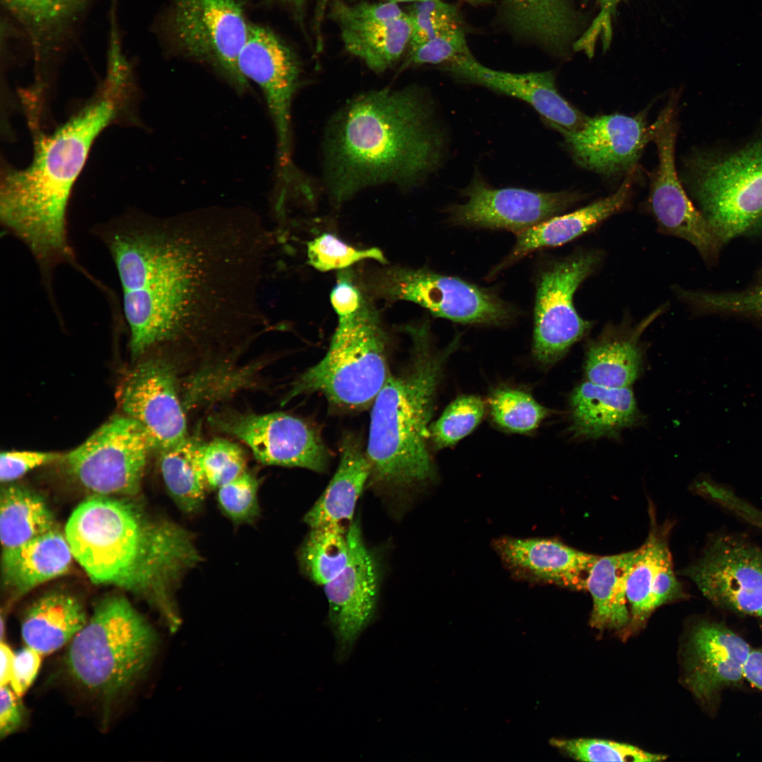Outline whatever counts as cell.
<instances>
[{
  "mask_svg": "<svg viewBox=\"0 0 762 762\" xmlns=\"http://www.w3.org/2000/svg\"><path fill=\"white\" fill-rule=\"evenodd\" d=\"M350 554L342 571L325 584L329 617L341 653L349 651L375 611L379 569L363 541L357 521L347 531Z\"/></svg>",
  "mask_w": 762,
  "mask_h": 762,
  "instance_id": "d6986e66",
  "label": "cell"
},
{
  "mask_svg": "<svg viewBox=\"0 0 762 762\" xmlns=\"http://www.w3.org/2000/svg\"><path fill=\"white\" fill-rule=\"evenodd\" d=\"M637 549L607 556H597L586 579V591L593 600L590 623L598 629H620L628 626L631 615L626 586Z\"/></svg>",
  "mask_w": 762,
  "mask_h": 762,
  "instance_id": "4dcf8cb0",
  "label": "cell"
},
{
  "mask_svg": "<svg viewBox=\"0 0 762 762\" xmlns=\"http://www.w3.org/2000/svg\"><path fill=\"white\" fill-rule=\"evenodd\" d=\"M744 679L762 690V646L751 649L745 666Z\"/></svg>",
  "mask_w": 762,
  "mask_h": 762,
  "instance_id": "db71d44e",
  "label": "cell"
},
{
  "mask_svg": "<svg viewBox=\"0 0 762 762\" xmlns=\"http://www.w3.org/2000/svg\"><path fill=\"white\" fill-rule=\"evenodd\" d=\"M550 126L562 135L578 164L606 176L630 171L652 140L651 126H647L643 113L634 116L613 114L589 117L578 131Z\"/></svg>",
  "mask_w": 762,
  "mask_h": 762,
  "instance_id": "ffe728a7",
  "label": "cell"
},
{
  "mask_svg": "<svg viewBox=\"0 0 762 762\" xmlns=\"http://www.w3.org/2000/svg\"><path fill=\"white\" fill-rule=\"evenodd\" d=\"M198 458L207 489L217 490L246 471L242 449L226 439L200 443Z\"/></svg>",
  "mask_w": 762,
  "mask_h": 762,
  "instance_id": "60d3db41",
  "label": "cell"
},
{
  "mask_svg": "<svg viewBox=\"0 0 762 762\" xmlns=\"http://www.w3.org/2000/svg\"><path fill=\"white\" fill-rule=\"evenodd\" d=\"M404 329L411 340L410 358L388 375L373 401L365 452L370 477L399 488L423 484L434 475L430 421L445 365L459 341L456 335L437 350L428 322Z\"/></svg>",
  "mask_w": 762,
  "mask_h": 762,
  "instance_id": "5b68a950",
  "label": "cell"
},
{
  "mask_svg": "<svg viewBox=\"0 0 762 762\" xmlns=\"http://www.w3.org/2000/svg\"><path fill=\"white\" fill-rule=\"evenodd\" d=\"M307 257L308 264L320 272L346 270L368 259L384 265L387 263L380 248H357L327 232L307 243Z\"/></svg>",
  "mask_w": 762,
  "mask_h": 762,
  "instance_id": "ab89813d",
  "label": "cell"
},
{
  "mask_svg": "<svg viewBox=\"0 0 762 762\" xmlns=\"http://www.w3.org/2000/svg\"><path fill=\"white\" fill-rule=\"evenodd\" d=\"M200 442L188 436L159 451V468L165 487L186 514L202 507L207 489L198 458Z\"/></svg>",
  "mask_w": 762,
  "mask_h": 762,
  "instance_id": "836d02e7",
  "label": "cell"
},
{
  "mask_svg": "<svg viewBox=\"0 0 762 762\" xmlns=\"http://www.w3.org/2000/svg\"><path fill=\"white\" fill-rule=\"evenodd\" d=\"M73 558L65 533L57 528L13 549L1 551L4 583L15 595L66 574Z\"/></svg>",
  "mask_w": 762,
  "mask_h": 762,
  "instance_id": "4316f807",
  "label": "cell"
},
{
  "mask_svg": "<svg viewBox=\"0 0 762 762\" xmlns=\"http://www.w3.org/2000/svg\"><path fill=\"white\" fill-rule=\"evenodd\" d=\"M684 574L715 605L762 618V550L751 543L717 538Z\"/></svg>",
  "mask_w": 762,
  "mask_h": 762,
  "instance_id": "9a60e30c",
  "label": "cell"
},
{
  "mask_svg": "<svg viewBox=\"0 0 762 762\" xmlns=\"http://www.w3.org/2000/svg\"><path fill=\"white\" fill-rule=\"evenodd\" d=\"M171 28L186 56L212 66L238 92L248 89L238 67L249 29L239 0H172Z\"/></svg>",
  "mask_w": 762,
  "mask_h": 762,
  "instance_id": "7c38bea8",
  "label": "cell"
},
{
  "mask_svg": "<svg viewBox=\"0 0 762 762\" xmlns=\"http://www.w3.org/2000/svg\"><path fill=\"white\" fill-rule=\"evenodd\" d=\"M125 415L140 424L155 449H167L188 436L175 372L165 360L151 358L126 377L119 396Z\"/></svg>",
  "mask_w": 762,
  "mask_h": 762,
  "instance_id": "ac0fdd59",
  "label": "cell"
},
{
  "mask_svg": "<svg viewBox=\"0 0 762 762\" xmlns=\"http://www.w3.org/2000/svg\"><path fill=\"white\" fill-rule=\"evenodd\" d=\"M658 164L650 193L651 212L659 230L690 243L707 260L717 258L721 247L701 211L689 200L678 178L675 162L677 124L669 104L651 126Z\"/></svg>",
  "mask_w": 762,
  "mask_h": 762,
  "instance_id": "5bb4252c",
  "label": "cell"
},
{
  "mask_svg": "<svg viewBox=\"0 0 762 762\" xmlns=\"http://www.w3.org/2000/svg\"><path fill=\"white\" fill-rule=\"evenodd\" d=\"M655 310L633 328L609 327L588 346L584 365L588 381L610 387H629L643 365L639 337L662 313Z\"/></svg>",
  "mask_w": 762,
  "mask_h": 762,
  "instance_id": "83f0119b",
  "label": "cell"
},
{
  "mask_svg": "<svg viewBox=\"0 0 762 762\" xmlns=\"http://www.w3.org/2000/svg\"><path fill=\"white\" fill-rule=\"evenodd\" d=\"M678 294L701 312L746 316L762 321V271L749 286L738 291L680 289Z\"/></svg>",
  "mask_w": 762,
  "mask_h": 762,
  "instance_id": "f35d334b",
  "label": "cell"
},
{
  "mask_svg": "<svg viewBox=\"0 0 762 762\" xmlns=\"http://www.w3.org/2000/svg\"><path fill=\"white\" fill-rule=\"evenodd\" d=\"M329 1V0H318V3H317L315 23V29L317 30L316 34L318 35V47H320V46H321L320 44L322 43L321 40H320V29L321 22H322V18H323V16H324V13H325V8H326V6L328 4Z\"/></svg>",
  "mask_w": 762,
  "mask_h": 762,
  "instance_id": "9f6ffc18",
  "label": "cell"
},
{
  "mask_svg": "<svg viewBox=\"0 0 762 762\" xmlns=\"http://www.w3.org/2000/svg\"><path fill=\"white\" fill-rule=\"evenodd\" d=\"M471 53L462 27L443 32L410 49L405 66L413 64H449Z\"/></svg>",
  "mask_w": 762,
  "mask_h": 762,
  "instance_id": "bcb514c9",
  "label": "cell"
},
{
  "mask_svg": "<svg viewBox=\"0 0 762 762\" xmlns=\"http://www.w3.org/2000/svg\"><path fill=\"white\" fill-rule=\"evenodd\" d=\"M492 548L516 578L572 590H586L589 569L597 556L545 538L502 536Z\"/></svg>",
  "mask_w": 762,
  "mask_h": 762,
  "instance_id": "7402d4cb",
  "label": "cell"
},
{
  "mask_svg": "<svg viewBox=\"0 0 762 762\" xmlns=\"http://www.w3.org/2000/svg\"><path fill=\"white\" fill-rule=\"evenodd\" d=\"M569 414L571 433L583 439L615 437L641 418L629 387H610L589 381L572 392Z\"/></svg>",
  "mask_w": 762,
  "mask_h": 762,
  "instance_id": "484cf974",
  "label": "cell"
},
{
  "mask_svg": "<svg viewBox=\"0 0 762 762\" xmlns=\"http://www.w3.org/2000/svg\"><path fill=\"white\" fill-rule=\"evenodd\" d=\"M406 13L411 24L409 49L443 32L461 27L456 8L442 0L415 2Z\"/></svg>",
  "mask_w": 762,
  "mask_h": 762,
  "instance_id": "7bdbcfd3",
  "label": "cell"
},
{
  "mask_svg": "<svg viewBox=\"0 0 762 762\" xmlns=\"http://www.w3.org/2000/svg\"><path fill=\"white\" fill-rule=\"evenodd\" d=\"M0 684L1 686L9 685L13 677L15 653L10 646L3 641L0 643Z\"/></svg>",
  "mask_w": 762,
  "mask_h": 762,
  "instance_id": "11a10c76",
  "label": "cell"
},
{
  "mask_svg": "<svg viewBox=\"0 0 762 762\" xmlns=\"http://www.w3.org/2000/svg\"><path fill=\"white\" fill-rule=\"evenodd\" d=\"M600 261L598 251L579 250L552 262L540 272L536 285L532 353L541 365L555 363L591 329L593 323L577 313L574 295Z\"/></svg>",
  "mask_w": 762,
  "mask_h": 762,
  "instance_id": "8fae6325",
  "label": "cell"
},
{
  "mask_svg": "<svg viewBox=\"0 0 762 762\" xmlns=\"http://www.w3.org/2000/svg\"><path fill=\"white\" fill-rule=\"evenodd\" d=\"M238 67L246 80L253 81L262 90L276 131L280 169H290L293 167L291 109L300 75L296 57L271 30L249 25Z\"/></svg>",
  "mask_w": 762,
  "mask_h": 762,
  "instance_id": "2e32d148",
  "label": "cell"
},
{
  "mask_svg": "<svg viewBox=\"0 0 762 762\" xmlns=\"http://www.w3.org/2000/svg\"><path fill=\"white\" fill-rule=\"evenodd\" d=\"M8 685L0 689V737L4 739L16 732L24 720L23 706L18 696Z\"/></svg>",
  "mask_w": 762,
  "mask_h": 762,
  "instance_id": "816d5d0a",
  "label": "cell"
},
{
  "mask_svg": "<svg viewBox=\"0 0 762 762\" xmlns=\"http://www.w3.org/2000/svg\"><path fill=\"white\" fill-rule=\"evenodd\" d=\"M366 299L351 270L348 268L338 272L336 283L329 294L331 305L338 318L356 313Z\"/></svg>",
  "mask_w": 762,
  "mask_h": 762,
  "instance_id": "c3c4849f",
  "label": "cell"
},
{
  "mask_svg": "<svg viewBox=\"0 0 762 762\" xmlns=\"http://www.w3.org/2000/svg\"><path fill=\"white\" fill-rule=\"evenodd\" d=\"M42 655L38 651L27 646L15 653L10 687L18 696H22L36 679L41 665Z\"/></svg>",
  "mask_w": 762,
  "mask_h": 762,
  "instance_id": "f907efd6",
  "label": "cell"
},
{
  "mask_svg": "<svg viewBox=\"0 0 762 762\" xmlns=\"http://www.w3.org/2000/svg\"><path fill=\"white\" fill-rule=\"evenodd\" d=\"M97 237L118 274L132 356L226 344L266 327L260 289L273 238L253 211L130 212L104 223Z\"/></svg>",
  "mask_w": 762,
  "mask_h": 762,
  "instance_id": "6da1fadb",
  "label": "cell"
},
{
  "mask_svg": "<svg viewBox=\"0 0 762 762\" xmlns=\"http://www.w3.org/2000/svg\"><path fill=\"white\" fill-rule=\"evenodd\" d=\"M333 17L341 30H358L385 24L405 16L398 4L362 1L348 4L336 1L332 7Z\"/></svg>",
  "mask_w": 762,
  "mask_h": 762,
  "instance_id": "f6af8a7d",
  "label": "cell"
},
{
  "mask_svg": "<svg viewBox=\"0 0 762 762\" xmlns=\"http://www.w3.org/2000/svg\"><path fill=\"white\" fill-rule=\"evenodd\" d=\"M690 188L722 246L762 234V140L718 159L689 164Z\"/></svg>",
  "mask_w": 762,
  "mask_h": 762,
  "instance_id": "ba28073f",
  "label": "cell"
},
{
  "mask_svg": "<svg viewBox=\"0 0 762 762\" xmlns=\"http://www.w3.org/2000/svg\"><path fill=\"white\" fill-rule=\"evenodd\" d=\"M444 140L423 91L362 94L332 119L323 145V180L339 205L370 186L411 187L442 159Z\"/></svg>",
  "mask_w": 762,
  "mask_h": 762,
  "instance_id": "277c9868",
  "label": "cell"
},
{
  "mask_svg": "<svg viewBox=\"0 0 762 762\" xmlns=\"http://www.w3.org/2000/svg\"><path fill=\"white\" fill-rule=\"evenodd\" d=\"M59 454L39 451H4L0 455V480L13 483L29 471L62 459Z\"/></svg>",
  "mask_w": 762,
  "mask_h": 762,
  "instance_id": "7dc6e473",
  "label": "cell"
},
{
  "mask_svg": "<svg viewBox=\"0 0 762 762\" xmlns=\"http://www.w3.org/2000/svg\"><path fill=\"white\" fill-rule=\"evenodd\" d=\"M702 493L737 516L762 530V511L736 495L731 490L706 482Z\"/></svg>",
  "mask_w": 762,
  "mask_h": 762,
  "instance_id": "681fc988",
  "label": "cell"
},
{
  "mask_svg": "<svg viewBox=\"0 0 762 762\" xmlns=\"http://www.w3.org/2000/svg\"><path fill=\"white\" fill-rule=\"evenodd\" d=\"M636 168L627 172L613 194L574 212L555 216L535 226L516 234V243L509 255L493 270L495 274L537 250L567 243L592 229L619 211L630 198Z\"/></svg>",
  "mask_w": 762,
  "mask_h": 762,
  "instance_id": "d4e9b609",
  "label": "cell"
},
{
  "mask_svg": "<svg viewBox=\"0 0 762 762\" xmlns=\"http://www.w3.org/2000/svg\"><path fill=\"white\" fill-rule=\"evenodd\" d=\"M130 73L109 66L90 101L51 134L37 137L30 164L2 175L1 225L26 246L47 283L61 264L80 267L68 237L70 196L95 140L123 107Z\"/></svg>",
  "mask_w": 762,
  "mask_h": 762,
  "instance_id": "7a4b0ae2",
  "label": "cell"
},
{
  "mask_svg": "<svg viewBox=\"0 0 762 762\" xmlns=\"http://www.w3.org/2000/svg\"><path fill=\"white\" fill-rule=\"evenodd\" d=\"M366 453L355 436H345L337 469L315 504L304 516L314 528L352 521L357 501L370 477Z\"/></svg>",
  "mask_w": 762,
  "mask_h": 762,
  "instance_id": "f1b7e54d",
  "label": "cell"
},
{
  "mask_svg": "<svg viewBox=\"0 0 762 762\" xmlns=\"http://www.w3.org/2000/svg\"><path fill=\"white\" fill-rule=\"evenodd\" d=\"M350 554L348 532L341 524L310 528L299 553L306 574L324 586L346 565Z\"/></svg>",
  "mask_w": 762,
  "mask_h": 762,
  "instance_id": "d590c367",
  "label": "cell"
},
{
  "mask_svg": "<svg viewBox=\"0 0 762 762\" xmlns=\"http://www.w3.org/2000/svg\"><path fill=\"white\" fill-rule=\"evenodd\" d=\"M64 533L92 582L144 598L171 629L178 627L176 591L202 560L190 531L129 497L94 495L74 509Z\"/></svg>",
  "mask_w": 762,
  "mask_h": 762,
  "instance_id": "3957f363",
  "label": "cell"
},
{
  "mask_svg": "<svg viewBox=\"0 0 762 762\" xmlns=\"http://www.w3.org/2000/svg\"><path fill=\"white\" fill-rule=\"evenodd\" d=\"M508 20L519 32L559 52L576 42L579 18L570 0H502Z\"/></svg>",
  "mask_w": 762,
  "mask_h": 762,
  "instance_id": "1f68e13d",
  "label": "cell"
},
{
  "mask_svg": "<svg viewBox=\"0 0 762 762\" xmlns=\"http://www.w3.org/2000/svg\"><path fill=\"white\" fill-rule=\"evenodd\" d=\"M282 2L287 3L298 10H300L303 6L306 0H278Z\"/></svg>",
  "mask_w": 762,
  "mask_h": 762,
  "instance_id": "680465c9",
  "label": "cell"
},
{
  "mask_svg": "<svg viewBox=\"0 0 762 762\" xmlns=\"http://www.w3.org/2000/svg\"><path fill=\"white\" fill-rule=\"evenodd\" d=\"M445 66L459 79L528 102L550 126L578 131L588 120L558 92L552 71L514 73L494 70L481 64L471 53Z\"/></svg>",
  "mask_w": 762,
  "mask_h": 762,
  "instance_id": "603a6c76",
  "label": "cell"
},
{
  "mask_svg": "<svg viewBox=\"0 0 762 762\" xmlns=\"http://www.w3.org/2000/svg\"><path fill=\"white\" fill-rule=\"evenodd\" d=\"M486 406L476 395L453 400L429 429V440L436 449L452 447L471 433L483 419Z\"/></svg>",
  "mask_w": 762,
  "mask_h": 762,
  "instance_id": "74e56055",
  "label": "cell"
},
{
  "mask_svg": "<svg viewBox=\"0 0 762 762\" xmlns=\"http://www.w3.org/2000/svg\"><path fill=\"white\" fill-rule=\"evenodd\" d=\"M369 286L380 298L410 301L435 317L461 324L498 325L514 315L513 309L490 291L425 268H385L372 277Z\"/></svg>",
  "mask_w": 762,
  "mask_h": 762,
  "instance_id": "9c48e42d",
  "label": "cell"
},
{
  "mask_svg": "<svg viewBox=\"0 0 762 762\" xmlns=\"http://www.w3.org/2000/svg\"><path fill=\"white\" fill-rule=\"evenodd\" d=\"M56 528L54 514L41 495L23 485L13 483L2 484L1 551L18 548Z\"/></svg>",
  "mask_w": 762,
  "mask_h": 762,
  "instance_id": "d6a6232c",
  "label": "cell"
},
{
  "mask_svg": "<svg viewBox=\"0 0 762 762\" xmlns=\"http://www.w3.org/2000/svg\"><path fill=\"white\" fill-rule=\"evenodd\" d=\"M466 201L450 209L456 224L501 229L518 234L572 206L581 199L575 192H540L519 188H494L476 177L463 191Z\"/></svg>",
  "mask_w": 762,
  "mask_h": 762,
  "instance_id": "e0dca14e",
  "label": "cell"
},
{
  "mask_svg": "<svg viewBox=\"0 0 762 762\" xmlns=\"http://www.w3.org/2000/svg\"><path fill=\"white\" fill-rule=\"evenodd\" d=\"M488 407L492 423L504 431L529 434L551 413L528 392L500 387L489 397Z\"/></svg>",
  "mask_w": 762,
  "mask_h": 762,
  "instance_id": "8d00e7d4",
  "label": "cell"
},
{
  "mask_svg": "<svg viewBox=\"0 0 762 762\" xmlns=\"http://www.w3.org/2000/svg\"><path fill=\"white\" fill-rule=\"evenodd\" d=\"M152 442L135 421L117 416L62 457L68 473L94 495H136Z\"/></svg>",
  "mask_w": 762,
  "mask_h": 762,
  "instance_id": "30bf717a",
  "label": "cell"
},
{
  "mask_svg": "<svg viewBox=\"0 0 762 762\" xmlns=\"http://www.w3.org/2000/svg\"><path fill=\"white\" fill-rule=\"evenodd\" d=\"M653 521L648 538L637 549L627 579L630 631L643 626L656 607L684 595L674 572L667 530L658 528Z\"/></svg>",
  "mask_w": 762,
  "mask_h": 762,
  "instance_id": "cb8c5ba5",
  "label": "cell"
},
{
  "mask_svg": "<svg viewBox=\"0 0 762 762\" xmlns=\"http://www.w3.org/2000/svg\"><path fill=\"white\" fill-rule=\"evenodd\" d=\"M213 427L244 442L255 458L270 466L325 471L329 453L320 435L303 420L282 412L224 410L210 418Z\"/></svg>",
  "mask_w": 762,
  "mask_h": 762,
  "instance_id": "4fadbf2b",
  "label": "cell"
},
{
  "mask_svg": "<svg viewBox=\"0 0 762 762\" xmlns=\"http://www.w3.org/2000/svg\"><path fill=\"white\" fill-rule=\"evenodd\" d=\"M596 3L600 7V13L598 17L595 20V23L587 32L588 34L583 35L581 40L582 43L587 47L591 48V44L592 43L593 38L595 39L598 28L600 25L605 26L606 23L609 24L610 18L612 13L615 10L617 6L623 0H595Z\"/></svg>",
  "mask_w": 762,
  "mask_h": 762,
  "instance_id": "f5cc1de1",
  "label": "cell"
},
{
  "mask_svg": "<svg viewBox=\"0 0 762 762\" xmlns=\"http://www.w3.org/2000/svg\"><path fill=\"white\" fill-rule=\"evenodd\" d=\"M552 744L568 756L583 761H659L665 756L647 752L634 746L598 739L552 740Z\"/></svg>",
  "mask_w": 762,
  "mask_h": 762,
  "instance_id": "b9f144b4",
  "label": "cell"
},
{
  "mask_svg": "<svg viewBox=\"0 0 762 762\" xmlns=\"http://www.w3.org/2000/svg\"><path fill=\"white\" fill-rule=\"evenodd\" d=\"M258 490V480L246 471L217 489L218 504L235 524L252 523L260 512Z\"/></svg>",
  "mask_w": 762,
  "mask_h": 762,
  "instance_id": "ee69618b",
  "label": "cell"
},
{
  "mask_svg": "<svg viewBox=\"0 0 762 762\" xmlns=\"http://www.w3.org/2000/svg\"><path fill=\"white\" fill-rule=\"evenodd\" d=\"M387 333L368 299L356 313L338 318L327 353L294 382L285 401L320 393L349 409L373 403L388 375Z\"/></svg>",
  "mask_w": 762,
  "mask_h": 762,
  "instance_id": "52a82bcc",
  "label": "cell"
},
{
  "mask_svg": "<svg viewBox=\"0 0 762 762\" xmlns=\"http://www.w3.org/2000/svg\"><path fill=\"white\" fill-rule=\"evenodd\" d=\"M687 684L706 707L715 709L722 692L744 679L749 644L722 623L704 622L692 630Z\"/></svg>",
  "mask_w": 762,
  "mask_h": 762,
  "instance_id": "44dd1931",
  "label": "cell"
},
{
  "mask_svg": "<svg viewBox=\"0 0 762 762\" xmlns=\"http://www.w3.org/2000/svg\"><path fill=\"white\" fill-rule=\"evenodd\" d=\"M346 49L373 71L380 73L397 62L409 45L411 24L405 16L394 21L358 30H341Z\"/></svg>",
  "mask_w": 762,
  "mask_h": 762,
  "instance_id": "e575fe53",
  "label": "cell"
},
{
  "mask_svg": "<svg viewBox=\"0 0 762 762\" xmlns=\"http://www.w3.org/2000/svg\"><path fill=\"white\" fill-rule=\"evenodd\" d=\"M88 620L83 603L61 591L46 593L25 611L20 632L25 646L42 655L68 644Z\"/></svg>",
  "mask_w": 762,
  "mask_h": 762,
  "instance_id": "f546056e",
  "label": "cell"
},
{
  "mask_svg": "<svg viewBox=\"0 0 762 762\" xmlns=\"http://www.w3.org/2000/svg\"><path fill=\"white\" fill-rule=\"evenodd\" d=\"M5 630H6V622H5V619H4V615L1 613V628H0L1 641H4L3 639H4V634H5Z\"/></svg>",
  "mask_w": 762,
  "mask_h": 762,
  "instance_id": "91938a15",
  "label": "cell"
},
{
  "mask_svg": "<svg viewBox=\"0 0 762 762\" xmlns=\"http://www.w3.org/2000/svg\"><path fill=\"white\" fill-rule=\"evenodd\" d=\"M382 1H389V2H393V3L398 4V3H400V2H413V3H415V2L422 1H425V0H382ZM464 1H467L468 3H470V4H483V3H486V2L488 1V0H464Z\"/></svg>",
  "mask_w": 762,
  "mask_h": 762,
  "instance_id": "6f0895ef",
  "label": "cell"
},
{
  "mask_svg": "<svg viewBox=\"0 0 762 762\" xmlns=\"http://www.w3.org/2000/svg\"><path fill=\"white\" fill-rule=\"evenodd\" d=\"M157 644L155 631L127 598L108 595L68 644L64 670L75 686L108 708L144 676Z\"/></svg>",
  "mask_w": 762,
  "mask_h": 762,
  "instance_id": "8992f818",
  "label": "cell"
}]
</instances>
